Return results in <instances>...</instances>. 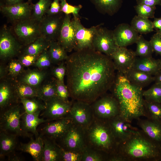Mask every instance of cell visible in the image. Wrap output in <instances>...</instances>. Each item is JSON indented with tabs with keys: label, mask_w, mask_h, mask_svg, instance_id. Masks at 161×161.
I'll return each instance as SVG.
<instances>
[{
	"label": "cell",
	"mask_w": 161,
	"mask_h": 161,
	"mask_svg": "<svg viewBox=\"0 0 161 161\" xmlns=\"http://www.w3.org/2000/svg\"><path fill=\"white\" fill-rule=\"evenodd\" d=\"M94 117L107 120L120 114L118 101L112 94H104L91 104Z\"/></svg>",
	"instance_id": "cell-5"
},
{
	"label": "cell",
	"mask_w": 161,
	"mask_h": 161,
	"mask_svg": "<svg viewBox=\"0 0 161 161\" xmlns=\"http://www.w3.org/2000/svg\"><path fill=\"white\" fill-rule=\"evenodd\" d=\"M37 97L21 99L22 104L25 112L29 114H32L37 112H41L46 108L45 103H42L41 99Z\"/></svg>",
	"instance_id": "cell-35"
},
{
	"label": "cell",
	"mask_w": 161,
	"mask_h": 161,
	"mask_svg": "<svg viewBox=\"0 0 161 161\" xmlns=\"http://www.w3.org/2000/svg\"><path fill=\"white\" fill-rule=\"evenodd\" d=\"M62 13L53 15H45L39 21L41 36L50 42L57 41L64 16Z\"/></svg>",
	"instance_id": "cell-13"
},
{
	"label": "cell",
	"mask_w": 161,
	"mask_h": 161,
	"mask_svg": "<svg viewBox=\"0 0 161 161\" xmlns=\"http://www.w3.org/2000/svg\"><path fill=\"white\" fill-rule=\"evenodd\" d=\"M48 50L53 64L57 65L65 61L68 56L66 50L57 41H51Z\"/></svg>",
	"instance_id": "cell-32"
},
{
	"label": "cell",
	"mask_w": 161,
	"mask_h": 161,
	"mask_svg": "<svg viewBox=\"0 0 161 161\" xmlns=\"http://www.w3.org/2000/svg\"><path fill=\"white\" fill-rule=\"evenodd\" d=\"M118 144L123 142L139 130L120 114L107 120Z\"/></svg>",
	"instance_id": "cell-16"
},
{
	"label": "cell",
	"mask_w": 161,
	"mask_h": 161,
	"mask_svg": "<svg viewBox=\"0 0 161 161\" xmlns=\"http://www.w3.org/2000/svg\"><path fill=\"white\" fill-rule=\"evenodd\" d=\"M15 88L16 95L20 100L21 98L38 97L37 89L27 84L15 80Z\"/></svg>",
	"instance_id": "cell-40"
},
{
	"label": "cell",
	"mask_w": 161,
	"mask_h": 161,
	"mask_svg": "<svg viewBox=\"0 0 161 161\" xmlns=\"http://www.w3.org/2000/svg\"><path fill=\"white\" fill-rule=\"evenodd\" d=\"M131 26L138 33L147 34L154 31L152 22L148 18L138 15L132 18Z\"/></svg>",
	"instance_id": "cell-34"
},
{
	"label": "cell",
	"mask_w": 161,
	"mask_h": 161,
	"mask_svg": "<svg viewBox=\"0 0 161 161\" xmlns=\"http://www.w3.org/2000/svg\"><path fill=\"white\" fill-rule=\"evenodd\" d=\"M57 143L65 150L82 153L87 146L85 130L73 123Z\"/></svg>",
	"instance_id": "cell-7"
},
{
	"label": "cell",
	"mask_w": 161,
	"mask_h": 161,
	"mask_svg": "<svg viewBox=\"0 0 161 161\" xmlns=\"http://www.w3.org/2000/svg\"><path fill=\"white\" fill-rule=\"evenodd\" d=\"M136 57L132 50L125 47H118L111 58L116 70L125 74L132 69Z\"/></svg>",
	"instance_id": "cell-17"
},
{
	"label": "cell",
	"mask_w": 161,
	"mask_h": 161,
	"mask_svg": "<svg viewBox=\"0 0 161 161\" xmlns=\"http://www.w3.org/2000/svg\"><path fill=\"white\" fill-rule=\"evenodd\" d=\"M57 97L60 100L66 102L71 101L69 91L64 82H62L56 80Z\"/></svg>",
	"instance_id": "cell-46"
},
{
	"label": "cell",
	"mask_w": 161,
	"mask_h": 161,
	"mask_svg": "<svg viewBox=\"0 0 161 161\" xmlns=\"http://www.w3.org/2000/svg\"><path fill=\"white\" fill-rule=\"evenodd\" d=\"M0 80V108L2 111L20 101L16 92L15 80L7 77Z\"/></svg>",
	"instance_id": "cell-18"
},
{
	"label": "cell",
	"mask_w": 161,
	"mask_h": 161,
	"mask_svg": "<svg viewBox=\"0 0 161 161\" xmlns=\"http://www.w3.org/2000/svg\"><path fill=\"white\" fill-rule=\"evenodd\" d=\"M13 32L23 46L41 36L39 21L31 17L14 23Z\"/></svg>",
	"instance_id": "cell-6"
},
{
	"label": "cell",
	"mask_w": 161,
	"mask_h": 161,
	"mask_svg": "<svg viewBox=\"0 0 161 161\" xmlns=\"http://www.w3.org/2000/svg\"><path fill=\"white\" fill-rule=\"evenodd\" d=\"M124 75L131 83L142 89L154 81V76L133 69Z\"/></svg>",
	"instance_id": "cell-31"
},
{
	"label": "cell",
	"mask_w": 161,
	"mask_h": 161,
	"mask_svg": "<svg viewBox=\"0 0 161 161\" xmlns=\"http://www.w3.org/2000/svg\"><path fill=\"white\" fill-rule=\"evenodd\" d=\"M144 108L145 117L161 122V103L148 101L144 99Z\"/></svg>",
	"instance_id": "cell-38"
},
{
	"label": "cell",
	"mask_w": 161,
	"mask_h": 161,
	"mask_svg": "<svg viewBox=\"0 0 161 161\" xmlns=\"http://www.w3.org/2000/svg\"><path fill=\"white\" fill-rule=\"evenodd\" d=\"M21 106L20 103L2 111L0 114V131L23 136L21 128Z\"/></svg>",
	"instance_id": "cell-8"
},
{
	"label": "cell",
	"mask_w": 161,
	"mask_h": 161,
	"mask_svg": "<svg viewBox=\"0 0 161 161\" xmlns=\"http://www.w3.org/2000/svg\"><path fill=\"white\" fill-rule=\"evenodd\" d=\"M134 7L138 15L147 18H154L156 7L137 4Z\"/></svg>",
	"instance_id": "cell-44"
},
{
	"label": "cell",
	"mask_w": 161,
	"mask_h": 161,
	"mask_svg": "<svg viewBox=\"0 0 161 161\" xmlns=\"http://www.w3.org/2000/svg\"><path fill=\"white\" fill-rule=\"evenodd\" d=\"M37 97L44 103L57 97L56 79L53 76L46 79L37 89Z\"/></svg>",
	"instance_id": "cell-28"
},
{
	"label": "cell",
	"mask_w": 161,
	"mask_h": 161,
	"mask_svg": "<svg viewBox=\"0 0 161 161\" xmlns=\"http://www.w3.org/2000/svg\"><path fill=\"white\" fill-rule=\"evenodd\" d=\"M24 0H1L0 5H12L23 2Z\"/></svg>",
	"instance_id": "cell-54"
},
{
	"label": "cell",
	"mask_w": 161,
	"mask_h": 161,
	"mask_svg": "<svg viewBox=\"0 0 161 161\" xmlns=\"http://www.w3.org/2000/svg\"><path fill=\"white\" fill-rule=\"evenodd\" d=\"M116 43L118 47H125L136 43L139 35L127 24L118 25L113 30Z\"/></svg>",
	"instance_id": "cell-21"
},
{
	"label": "cell",
	"mask_w": 161,
	"mask_h": 161,
	"mask_svg": "<svg viewBox=\"0 0 161 161\" xmlns=\"http://www.w3.org/2000/svg\"><path fill=\"white\" fill-rule=\"evenodd\" d=\"M10 61L7 65L8 77L15 80L24 70V67L18 59Z\"/></svg>",
	"instance_id": "cell-42"
},
{
	"label": "cell",
	"mask_w": 161,
	"mask_h": 161,
	"mask_svg": "<svg viewBox=\"0 0 161 161\" xmlns=\"http://www.w3.org/2000/svg\"><path fill=\"white\" fill-rule=\"evenodd\" d=\"M49 73L46 70L35 69L24 70L15 80L37 89L47 79Z\"/></svg>",
	"instance_id": "cell-24"
},
{
	"label": "cell",
	"mask_w": 161,
	"mask_h": 161,
	"mask_svg": "<svg viewBox=\"0 0 161 161\" xmlns=\"http://www.w3.org/2000/svg\"><path fill=\"white\" fill-rule=\"evenodd\" d=\"M117 153L124 161H161V147L140 130L118 145Z\"/></svg>",
	"instance_id": "cell-3"
},
{
	"label": "cell",
	"mask_w": 161,
	"mask_h": 161,
	"mask_svg": "<svg viewBox=\"0 0 161 161\" xmlns=\"http://www.w3.org/2000/svg\"><path fill=\"white\" fill-rule=\"evenodd\" d=\"M24 46L13 32L6 25L0 33V58L3 61L10 60L17 56Z\"/></svg>",
	"instance_id": "cell-9"
},
{
	"label": "cell",
	"mask_w": 161,
	"mask_h": 161,
	"mask_svg": "<svg viewBox=\"0 0 161 161\" xmlns=\"http://www.w3.org/2000/svg\"><path fill=\"white\" fill-rule=\"evenodd\" d=\"M72 100L92 104L110 90L116 70L112 58L93 49L75 51L65 61Z\"/></svg>",
	"instance_id": "cell-1"
},
{
	"label": "cell",
	"mask_w": 161,
	"mask_h": 161,
	"mask_svg": "<svg viewBox=\"0 0 161 161\" xmlns=\"http://www.w3.org/2000/svg\"><path fill=\"white\" fill-rule=\"evenodd\" d=\"M16 134L0 131V157L9 155L14 152L17 146Z\"/></svg>",
	"instance_id": "cell-29"
},
{
	"label": "cell",
	"mask_w": 161,
	"mask_h": 161,
	"mask_svg": "<svg viewBox=\"0 0 161 161\" xmlns=\"http://www.w3.org/2000/svg\"><path fill=\"white\" fill-rule=\"evenodd\" d=\"M143 95L147 101L161 103V83H155L150 88L143 91Z\"/></svg>",
	"instance_id": "cell-41"
},
{
	"label": "cell",
	"mask_w": 161,
	"mask_h": 161,
	"mask_svg": "<svg viewBox=\"0 0 161 161\" xmlns=\"http://www.w3.org/2000/svg\"><path fill=\"white\" fill-rule=\"evenodd\" d=\"M154 77L155 83H161V70Z\"/></svg>",
	"instance_id": "cell-57"
},
{
	"label": "cell",
	"mask_w": 161,
	"mask_h": 161,
	"mask_svg": "<svg viewBox=\"0 0 161 161\" xmlns=\"http://www.w3.org/2000/svg\"><path fill=\"white\" fill-rule=\"evenodd\" d=\"M154 52L161 57V35L156 32L149 41Z\"/></svg>",
	"instance_id": "cell-50"
},
{
	"label": "cell",
	"mask_w": 161,
	"mask_h": 161,
	"mask_svg": "<svg viewBox=\"0 0 161 161\" xmlns=\"http://www.w3.org/2000/svg\"><path fill=\"white\" fill-rule=\"evenodd\" d=\"M159 60H160V61L161 65V57L159 59Z\"/></svg>",
	"instance_id": "cell-59"
},
{
	"label": "cell",
	"mask_w": 161,
	"mask_h": 161,
	"mask_svg": "<svg viewBox=\"0 0 161 161\" xmlns=\"http://www.w3.org/2000/svg\"><path fill=\"white\" fill-rule=\"evenodd\" d=\"M8 77V71L7 65L3 64H1L0 65V80Z\"/></svg>",
	"instance_id": "cell-55"
},
{
	"label": "cell",
	"mask_w": 161,
	"mask_h": 161,
	"mask_svg": "<svg viewBox=\"0 0 161 161\" xmlns=\"http://www.w3.org/2000/svg\"><path fill=\"white\" fill-rule=\"evenodd\" d=\"M137 124L148 139L161 147V122L140 118L137 120Z\"/></svg>",
	"instance_id": "cell-22"
},
{
	"label": "cell",
	"mask_w": 161,
	"mask_h": 161,
	"mask_svg": "<svg viewBox=\"0 0 161 161\" xmlns=\"http://www.w3.org/2000/svg\"><path fill=\"white\" fill-rule=\"evenodd\" d=\"M32 0H28V2L29 3H31V1Z\"/></svg>",
	"instance_id": "cell-58"
},
{
	"label": "cell",
	"mask_w": 161,
	"mask_h": 161,
	"mask_svg": "<svg viewBox=\"0 0 161 161\" xmlns=\"http://www.w3.org/2000/svg\"><path fill=\"white\" fill-rule=\"evenodd\" d=\"M85 130L87 146L109 155L117 153L118 144L107 120L94 118Z\"/></svg>",
	"instance_id": "cell-4"
},
{
	"label": "cell",
	"mask_w": 161,
	"mask_h": 161,
	"mask_svg": "<svg viewBox=\"0 0 161 161\" xmlns=\"http://www.w3.org/2000/svg\"><path fill=\"white\" fill-rule=\"evenodd\" d=\"M72 21L75 31V44L74 50L77 51L93 49L94 36L98 27L103 24L87 28L82 24L79 17L73 16Z\"/></svg>",
	"instance_id": "cell-10"
},
{
	"label": "cell",
	"mask_w": 161,
	"mask_h": 161,
	"mask_svg": "<svg viewBox=\"0 0 161 161\" xmlns=\"http://www.w3.org/2000/svg\"><path fill=\"white\" fill-rule=\"evenodd\" d=\"M50 42L41 36L34 41L25 46L22 54L39 55L44 50L48 49Z\"/></svg>",
	"instance_id": "cell-33"
},
{
	"label": "cell",
	"mask_w": 161,
	"mask_h": 161,
	"mask_svg": "<svg viewBox=\"0 0 161 161\" xmlns=\"http://www.w3.org/2000/svg\"><path fill=\"white\" fill-rule=\"evenodd\" d=\"M32 4L27 1L11 6L0 5V11L14 23L31 17Z\"/></svg>",
	"instance_id": "cell-19"
},
{
	"label": "cell",
	"mask_w": 161,
	"mask_h": 161,
	"mask_svg": "<svg viewBox=\"0 0 161 161\" xmlns=\"http://www.w3.org/2000/svg\"><path fill=\"white\" fill-rule=\"evenodd\" d=\"M40 112L32 114L27 113L24 112L21 118V128L23 136L30 137L29 133H31L35 136H39L37 127L40 124L49 121L43 118L39 117Z\"/></svg>",
	"instance_id": "cell-23"
},
{
	"label": "cell",
	"mask_w": 161,
	"mask_h": 161,
	"mask_svg": "<svg viewBox=\"0 0 161 161\" xmlns=\"http://www.w3.org/2000/svg\"><path fill=\"white\" fill-rule=\"evenodd\" d=\"M61 11L65 15L72 14L73 16L79 17V13L82 6L80 4L73 6L68 3L66 0H60Z\"/></svg>",
	"instance_id": "cell-45"
},
{
	"label": "cell",
	"mask_w": 161,
	"mask_h": 161,
	"mask_svg": "<svg viewBox=\"0 0 161 161\" xmlns=\"http://www.w3.org/2000/svg\"><path fill=\"white\" fill-rule=\"evenodd\" d=\"M44 145L43 139L39 135L35 139L30 138L27 143H20L18 148L20 151L30 154L34 160L41 161Z\"/></svg>",
	"instance_id": "cell-25"
},
{
	"label": "cell",
	"mask_w": 161,
	"mask_h": 161,
	"mask_svg": "<svg viewBox=\"0 0 161 161\" xmlns=\"http://www.w3.org/2000/svg\"><path fill=\"white\" fill-rule=\"evenodd\" d=\"M61 148V161H81L82 153Z\"/></svg>",
	"instance_id": "cell-48"
},
{
	"label": "cell",
	"mask_w": 161,
	"mask_h": 161,
	"mask_svg": "<svg viewBox=\"0 0 161 161\" xmlns=\"http://www.w3.org/2000/svg\"><path fill=\"white\" fill-rule=\"evenodd\" d=\"M98 28L94 37L93 47L95 50L111 58L118 47L113 35V30L102 27Z\"/></svg>",
	"instance_id": "cell-11"
},
{
	"label": "cell",
	"mask_w": 161,
	"mask_h": 161,
	"mask_svg": "<svg viewBox=\"0 0 161 161\" xmlns=\"http://www.w3.org/2000/svg\"><path fill=\"white\" fill-rule=\"evenodd\" d=\"M74 123L86 129L94 118L91 104L82 101L73 100L68 116Z\"/></svg>",
	"instance_id": "cell-12"
},
{
	"label": "cell",
	"mask_w": 161,
	"mask_h": 161,
	"mask_svg": "<svg viewBox=\"0 0 161 161\" xmlns=\"http://www.w3.org/2000/svg\"><path fill=\"white\" fill-rule=\"evenodd\" d=\"M57 41L67 52H71L74 50L75 44V31L70 15L64 14Z\"/></svg>",
	"instance_id": "cell-20"
},
{
	"label": "cell",
	"mask_w": 161,
	"mask_h": 161,
	"mask_svg": "<svg viewBox=\"0 0 161 161\" xmlns=\"http://www.w3.org/2000/svg\"><path fill=\"white\" fill-rule=\"evenodd\" d=\"M110 90L118 101L122 117L131 122L145 117L143 89L131 83L124 74L117 72Z\"/></svg>",
	"instance_id": "cell-2"
},
{
	"label": "cell",
	"mask_w": 161,
	"mask_h": 161,
	"mask_svg": "<svg viewBox=\"0 0 161 161\" xmlns=\"http://www.w3.org/2000/svg\"><path fill=\"white\" fill-rule=\"evenodd\" d=\"M14 151L10 154L9 156V160L18 161H22L23 159L20 156L14 153Z\"/></svg>",
	"instance_id": "cell-56"
},
{
	"label": "cell",
	"mask_w": 161,
	"mask_h": 161,
	"mask_svg": "<svg viewBox=\"0 0 161 161\" xmlns=\"http://www.w3.org/2000/svg\"><path fill=\"white\" fill-rule=\"evenodd\" d=\"M132 69L154 76L161 70V65L159 59L139 57L136 58Z\"/></svg>",
	"instance_id": "cell-26"
},
{
	"label": "cell",
	"mask_w": 161,
	"mask_h": 161,
	"mask_svg": "<svg viewBox=\"0 0 161 161\" xmlns=\"http://www.w3.org/2000/svg\"><path fill=\"white\" fill-rule=\"evenodd\" d=\"M41 136L44 143L41 161H61V146L55 140L45 136Z\"/></svg>",
	"instance_id": "cell-27"
},
{
	"label": "cell",
	"mask_w": 161,
	"mask_h": 161,
	"mask_svg": "<svg viewBox=\"0 0 161 161\" xmlns=\"http://www.w3.org/2000/svg\"><path fill=\"white\" fill-rule=\"evenodd\" d=\"M48 49L45 50L40 54L33 65L34 66L40 69L46 70L53 64Z\"/></svg>",
	"instance_id": "cell-43"
},
{
	"label": "cell",
	"mask_w": 161,
	"mask_h": 161,
	"mask_svg": "<svg viewBox=\"0 0 161 161\" xmlns=\"http://www.w3.org/2000/svg\"><path fill=\"white\" fill-rule=\"evenodd\" d=\"M60 1V0H54L51 3L50 7L46 14L53 15L58 14L62 13L61 11Z\"/></svg>",
	"instance_id": "cell-51"
},
{
	"label": "cell",
	"mask_w": 161,
	"mask_h": 161,
	"mask_svg": "<svg viewBox=\"0 0 161 161\" xmlns=\"http://www.w3.org/2000/svg\"><path fill=\"white\" fill-rule=\"evenodd\" d=\"M154 29L157 31V32L161 35V17L154 18L152 22Z\"/></svg>",
	"instance_id": "cell-53"
},
{
	"label": "cell",
	"mask_w": 161,
	"mask_h": 161,
	"mask_svg": "<svg viewBox=\"0 0 161 161\" xmlns=\"http://www.w3.org/2000/svg\"><path fill=\"white\" fill-rule=\"evenodd\" d=\"M39 55L22 54L19 56L18 59L24 67H28L33 66Z\"/></svg>",
	"instance_id": "cell-49"
},
{
	"label": "cell",
	"mask_w": 161,
	"mask_h": 161,
	"mask_svg": "<svg viewBox=\"0 0 161 161\" xmlns=\"http://www.w3.org/2000/svg\"><path fill=\"white\" fill-rule=\"evenodd\" d=\"M52 2L51 0H39L36 4H32L31 17L40 21L46 14Z\"/></svg>",
	"instance_id": "cell-37"
},
{
	"label": "cell",
	"mask_w": 161,
	"mask_h": 161,
	"mask_svg": "<svg viewBox=\"0 0 161 161\" xmlns=\"http://www.w3.org/2000/svg\"><path fill=\"white\" fill-rule=\"evenodd\" d=\"M66 72V67L65 61L52 67L51 71L52 76L56 80L62 82H64Z\"/></svg>",
	"instance_id": "cell-47"
},
{
	"label": "cell",
	"mask_w": 161,
	"mask_h": 161,
	"mask_svg": "<svg viewBox=\"0 0 161 161\" xmlns=\"http://www.w3.org/2000/svg\"><path fill=\"white\" fill-rule=\"evenodd\" d=\"M73 102L63 101L54 97L45 103V109L40 116L49 121L68 117Z\"/></svg>",
	"instance_id": "cell-14"
},
{
	"label": "cell",
	"mask_w": 161,
	"mask_h": 161,
	"mask_svg": "<svg viewBox=\"0 0 161 161\" xmlns=\"http://www.w3.org/2000/svg\"><path fill=\"white\" fill-rule=\"evenodd\" d=\"M73 123L72 119L68 117L46 122L39 135L46 136L57 143L65 135Z\"/></svg>",
	"instance_id": "cell-15"
},
{
	"label": "cell",
	"mask_w": 161,
	"mask_h": 161,
	"mask_svg": "<svg viewBox=\"0 0 161 161\" xmlns=\"http://www.w3.org/2000/svg\"><path fill=\"white\" fill-rule=\"evenodd\" d=\"M109 156L103 151L87 146L82 153L81 161H108Z\"/></svg>",
	"instance_id": "cell-36"
},
{
	"label": "cell",
	"mask_w": 161,
	"mask_h": 161,
	"mask_svg": "<svg viewBox=\"0 0 161 161\" xmlns=\"http://www.w3.org/2000/svg\"><path fill=\"white\" fill-rule=\"evenodd\" d=\"M99 12L112 16L121 7L123 0H90Z\"/></svg>",
	"instance_id": "cell-30"
},
{
	"label": "cell",
	"mask_w": 161,
	"mask_h": 161,
	"mask_svg": "<svg viewBox=\"0 0 161 161\" xmlns=\"http://www.w3.org/2000/svg\"><path fill=\"white\" fill-rule=\"evenodd\" d=\"M137 4H143L151 7L161 6V0H137Z\"/></svg>",
	"instance_id": "cell-52"
},
{
	"label": "cell",
	"mask_w": 161,
	"mask_h": 161,
	"mask_svg": "<svg viewBox=\"0 0 161 161\" xmlns=\"http://www.w3.org/2000/svg\"><path fill=\"white\" fill-rule=\"evenodd\" d=\"M137 47L135 52L136 56L146 58L152 57L154 52L150 41L146 40L141 35H139L136 42Z\"/></svg>",
	"instance_id": "cell-39"
}]
</instances>
